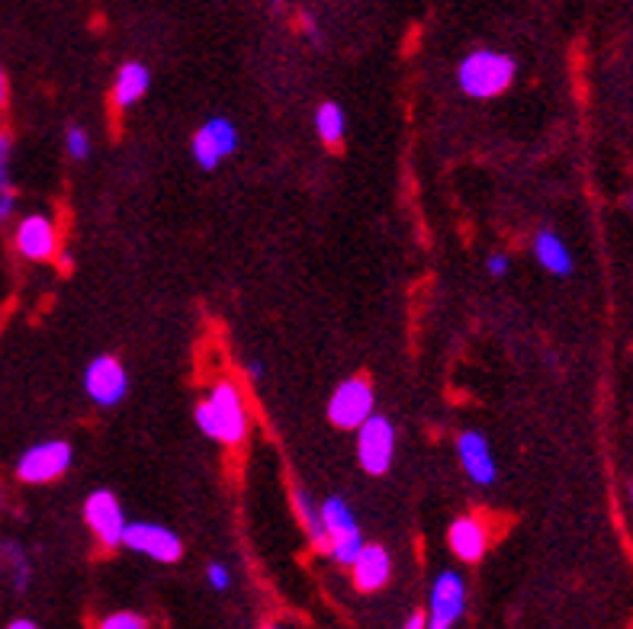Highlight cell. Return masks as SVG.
Returning <instances> with one entry per match:
<instances>
[{
    "label": "cell",
    "instance_id": "6da1fadb",
    "mask_svg": "<svg viewBox=\"0 0 633 629\" xmlns=\"http://www.w3.org/2000/svg\"><path fill=\"white\" fill-rule=\"evenodd\" d=\"M197 427L212 437V440H222L229 447L242 444L244 434H248V412H244L242 392L235 389L232 383H219L212 386L210 398L197 405L193 412Z\"/></svg>",
    "mask_w": 633,
    "mask_h": 629
},
{
    "label": "cell",
    "instance_id": "7a4b0ae2",
    "mask_svg": "<svg viewBox=\"0 0 633 629\" xmlns=\"http://www.w3.org/2000/svg\"><path fill=\"white\" fill-rule=\"evenodd\" d=\"M456 81H460L463 93H470L476 100L499 97V93L512 88L514 59L505 55V52H492V49L470 52L456 68Z\"/></svg>",
    "mask_w": 633,
    "mask_h": 629
},
{
    "label": "cell",
    "instance_id": "3957f363",
    "mask_svg": "<svg viewBox=\"0 0 633 629\" xmlns=\"http://www.w3.org/2000/svg\"><path fill=\"white\" fill-rule=\"evenodd\" d=\"M322 520H325V534H329V556H332L338 566H354L358 556L363 552V537H361V524L354 517L351 505L344 498H325L322 501Z\"/></svg>",
    "mask_w": 633,
    "mask_h": 629
},
{
    "label": "cell",
    "instance_id": "277c9868",
    "mask_svg": "<svg viewBox=\"0 0 633 629\" xmlns=\"http://www.w3.org/2000/svg\"><path fill=\"white\" fill-rule=\"evenodd\" d=\"M373 402H376V395H373V386L366 379H361V376L344 379L329 398V420L341 430H361L363 424L376 415Z\"/></svg>",
    "mask_w": 633,
    "mask_h": 629
},
{
    "label": "cell",
    "instance_id": "5b68a950",
    "mask_svg": "<svg viewBox=\"0 0 633 629\" xmlns=\"http://www.w3.org/2000/svg\"><path fill=\"white\" fill-rule=\"evenodd\" d=\"M463 610H466V581L460 578V571H441L438 581L431 585L424 623L428 629H453Z\"/></svg>",
    "mask_w": 633,
    "mask_h": 629
},
{
    "label": "cell",
    "instance_id": "8992f818",
    "mask_svg": "<svg viewBox=\"0 0 633 629\" xmlns=\"http://www.w3.org/2000/svg\"><path fill=\"white\" fill-rule=\"evenodd\" d=\"M122 546L145 559H154V562H178L183 552L181 537L171 527L151 524V520H129Z\"/></svg>",
    "mask_w": 633,
    "mask_h": 629
},
{
    "label": "cell",
    "instance_id": "52a82bcc",
    "mask_svg": "<svg viewBox=\"0 0 633 629\" xmlns=\"http://www.w3.org/2000/svg\"><path fill=\"white\" fill-rule=\"evenodd\" d=\"M74 453H71V444L64 440H42L30 447L20 463H17V476L20 481H30V485H46V481L61 479L71 466Z\"/></svg>",
    "mask_w": 633,
    "mask_h": 629
},
{
    "label": "cell",
    "instance_id": "ba28073f",
    "mask_svg": "<svg viewBox=\"0 0 633 629\" xmlns=\"http://www.w3.org/2000/svg\"><path fill=\"white\" fill-rule=\"evenodd\" d=\"M239 149V129L235 122L225 120V116H212L210 122H203L190 142L193 151V161L203 168V171H215L225 158H232Z\"/></svg>",
    "mask_w": 633,
    "mask_h": 629
},
{
    "label": "cell",
    "instance_id": "9c48e42d",
    "mask_svg": "<svg viewBox=\"0 0 633 629\" xmlns=\"http://www.w3.org/2000/svg\"><path fill=\"white\" fill-rule=\"evenodd\" d=\"M392 456H395V427L390 418L373 415L358 430V459H361L363 473H370V476L390 473Z\"/></svg>",
    "mask_w": 633,
    "mask_h": 629
},
{
    "label": "cell",
    "instance_id": "30bf717a",
    "mask_svg": "<svg viewBox=\"0 0 633 629\" xmlns=\"http://www.w3.org/2000/svg\"><path fill=\"white\" fill-rule=\"evenodd\" d=\"M84 520H88V527H91L93 537L100 539L107 549H117V546H122L129 520H125L122 505L117 501V495H113V491H107V488L93 491L91 498L84 501Z\"/></svg>",
    "mask_w": 633,
    "mask_h": 629
},
{
    "label": "cell",
    "instance_id": "8fae6325",
    "mask_svg": "<svg viewBox=\"0 0 633 629\" xmlns=\"http://www.w3.org/2000/svg\"><path fill=\"white\" fill-rule=\"evenodd\" d=\"M84 392L93 405L100 408H113L120 405L129 392V376L122 369V363L117 357H97L88 363L84 369Z\"/></svg>",
    "mask_w": 633,
    "mask_h": 629
},
{
    "label": "cell",
    "instance_id": "7c38bea8",
    "mask_svg": "<svg viewBox=\"0 0 633 629\" xmlns=\"http://www.w3.org/2000/svg\"><path fill=\"white\" fill-rule=\"evenodd\" d=\"M17 251L27 257V261H49L56 257L59 251V232H56V222L42 212H32L27 219H20L17 225Z\"/></svg>",
    "mask_w": 633,
    "mask_h": 629
},
{
    "label": "cell",
    "instance_id": "4fadbf2b",
    "mask_svg": "<svg viewBox=\"0 0 633 629\" xmlns=\"http://www.w3.org/2000/svg\"><path fill=\"white\" fill-rule=\"evenodd\" d=\"M456 456H460V466L470 479L476 485H492L499 479V466H495V456H492V447L485 440L480 430H463L456 437Z\"/></svg>",
    "mask_w": 633,
    "mask_h": 629
},
{
    "label": "cell",
    "instance_id": "5bb4252c",
    "mask_svg": "<svg viewBox=\"0 0 633 629\" xmlns=\"http://www.w3.org/2000/svg\"><path fill=\"white\" fill-rule=\"evenodd\" d=\"M448 542H451L453 556L463 562H480L483 552L489 549V527L480 514H463L456 517L448 530Z\"/></svg>",
    "mask_w": 633,
    "mask_h": 629
},
{
    "label": "cell",
    "instance_id": "9a60e30c",
    "mask_svg": "<svg viewBox=\"0 0 633 629\" xmlns=\"http://www.w3.org/2000/svg\"><path fill=\"white\" fill-rule=\"evenodd\" d=\"M351 571H354V585L361 591H380L392 575L390 552L380 542H366L363 552L358 556V562L351 566Z\"/></svg>",
    "mask_w": 633,
    "mask_h": 629
},
{
    "label": "cell",
    "instance_id": "2e32d148",
    "mask_svg": "<svg viewBox=\"0 0 633 629\" xmlns=\"http://www.w3.org/2000/svg\"><path fill=\"white\" fill-rule=\"evenodd\" d=\"M534 257H537V264H541L550 276H570L575 270L570 244L560 239L556 232H550V229L537 232V239H534Z\"/></svg>",
    "mask_w": 633,
    "mask_h": 629
},
{
    "label": "cell",
    "instance_id": "e0dca14e",
    "mask_svg": "<svg viewBox=\"0 0 633 629\" xmlns=\"http://www.w3.org/2000/svg\"><path fill=\"white\" fill-rule=\"evenodd\" d=\"M151 88L149 68L142 61H125L120 71H117V81H113V103L120 110H129L132 103H139Z\"/></svg>",
    "mask_w": 633,
    "mask_h": 629
},
{
    "label": "cell",
    "instance_id": "ac0fdd59",
    "mask_svg": "<svg viewBox=\"0 0 633 629\" xmlns=\"http://www.w3.org/2000/svg\"><path fill=\"white\" fill-rule=\"evenodd\" d=\"M293 508H297V517H300V524L305 527L309 539H312V546L322 549V552H329V534H325L319 498H312L305 488H293Z\"/></svg>",
    "mask_w": 633,
    "mask_h": 629
},
{
    "label": "cell",
    "instance_id": "d6986e66",
    "mask_svg": "<svg viewBox=\"0 0 633 629\" xmlns=\"http://www.w3.org/2000/svg\"><path fill=\"white\" fill-rule=\"evenodd\" d=\"M344 129H348V116L338 103H322L315 110V132L325 145H338L344 139Z\"/></svg>",
    "mask_w": 633,
    "mask_h": 629
},
{
    "label": "cell",
    "instance_id": "ffe728a7",
    "mask_svg": "<svg viewBox=\"0 0 633 629\" xmlns=\"http://www.w3.org/2000/svg\"><path fill=\"white\" fill-rule=\"evenodd\" d=\"M10 142L0 135V222H7L17 210V193L10 186Z\"/></svg>",
    "mask_w": 633,
    "mask_h": 629
},
{
    "label": "cell",
    "instance_id": "44dd1931",
    "mask_svg": "<svg viewBox=\"0 0 633 629\" xmlns=\"http://www.w3.org/2000/svg\"><path fill=\"white\" fill-rule=\"evenodd\" d=\"M64 149H68V154H71L74 161H84V158L91 154V135H88L81 125H71V129L64 132Z\"/></svg>",
    "mask_w": 633,
    "mask_h": 629
},
{
    "label": "cell",
    "instance_id": "7402d4cb",
    "mask_svg": "<svg viewBox=\"0 0 633 629\" xmlns=\"http://www.w3.org/2000/svg\"><path fill=\"white\" fill-rule=\"evenodd\" d=\"M97 629H149V623H145V617H139L132 610H117V613L103 617Z\"/></svg>",
    "mask_w": 633,
    "mask_h": 629
},
{
    "label": "cell",
    "instance_id": "603a6c76",
    "mask_svg": "<svg viewBox=\"0 0 633 629\" xmlns=\"http://www.w3.org/2000/svg\"><path fill=\"white\" fill-rule=\"evenodd\" d=\"M7 559H13V588L27 591L30 588V562L23 559V552L17 546H7Z\"/></svg>",
    "mask_w": 633,
    "mask_h": 629
},
{
    "label": "cell",
    "instance_id": "cb8c5ba5",
    "mask_svg": "<svg viewBox=\"0 0 633 629\" xmlns=\"http://www.w3.org/2000/svg\"><path fill=\"white\" fill-rule=\"evenodd\" d=\"M207 581H210V588H215V591H229L232 588V571H229V566H222V562H210Z\"/></svg>",
    "mask_w": 633,
    "mask_h": 629
},
{
    "label": "cell",
    "instance_id": "d4e9b609",
    "mask_svg": "<svg viewBox=\"0 0 633 629\" xmlns=\"http://www.w3.org/2000/svg\"><path fill=\"white\" fill-rule=\"evenodd\" d=\"M485 267H489L492 276H509V267H512V264H509V257H505V254H492V257L485 261Z\"/></svg>",
    "mask_w": 633,
    "mask_h": 629
},
{
    "label": "cell",
    "instance_id": "484cf974",
    "mask_svg": "<svg viewBox=\"0 0 633 629\" xmlns=\"http://www.w3.org/2000/svg\"><path fill=\"white\" fill-rule=\"evenodd\" d=\"M248 376H251V379H261V376H264V363H261V359H248Z\"/></svg>",
    "mask_w": 633,
    "mask_h": 629
},
{
    "label": "cell",
    "instance_id": "4316f807",
    "mask_svg": "<svg viewBox=\"0 0 633 629\" xmlns=\"http://www.w3.org/2000/svg\"><path fill=\"white\" fill-rule=\"evenodd\" d=\"M402 629H428V623H424L422 613H412V617L405 620V627H402Z\"/></svg>",
    "mask_w": 633,
    "mask_h": 629
},
{
    "label": "cell",
    "instance_id": "83f0119b",
    "mask_svg": "<svg viewBox=\"0 0 633 629\" xmlns=\"http://www.w3.org/2000/svg\"><path fill=\"white\" fill-rule=\"evenodd\" d=\"M7 629H39V627H36L32 620H13Z\"/></svg>",
    "mask_w": 633,
    "mask_h": 629
},
{
    "label": "cell",
    "instance_id": "f1b7e54d",
    "mask_svg": "<svg viewBox=\"0 0 633 629\" xmlns=\"http://www.w3.org/2000/svg\"><path fill=\"white\" fill-rule=\"evenodd\" d=\"M3 100H7V78H3V71H0V106H3Z\"/></svg>",
    "mask_w": 633,
    "mask_h": 629
},
{
    "label": "cell",
    "instance_id": "f546056e",
    "mask_svg": "<svg viewBox=\"0 0 633 629\" xmlns=\"http://www.w3.org/2000/svg\"><path fill=\"white\" fill-rule=\"evenodd\" d=\"M624 206H627V210L633 212V190H631V193H627V196H624Z\"/></svg>",
    "mask_w": 633,
    "mask_h": 629
},
{
    "label": "cell",
    "instance_id": "4dcf8cb0",
    "mask_svg": "<svg viewBox=\"0 0 633 629\" xmlns=\"http://www.w3.org/2000/svg\"><path fill=\"white\" fill-rule=\"evenodd\" d=\"M631 505H633V485H631Z\"/></svg>",
    "mask_w": 633,
    "mask_h": 629
},
{
    "label": "cell",
    "instance_id": "1f68e13d",
    "mask_svg": "<svg viewBox=\"0 0 633 629\" xmlns=\"http://www.w3.org/2000/svg\"><path fill=\"white\" fill-rule=\"evenodd\" d=\"M264 629H283V627H264Z\"/></svg>",
    "mask_w": 633,
    "mask_h": 629
}]
</instances>
